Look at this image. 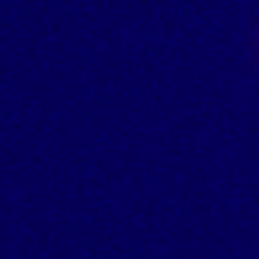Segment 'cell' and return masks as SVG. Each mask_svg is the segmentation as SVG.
Segmentation results:
<instances>
[]
</instances>
